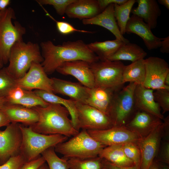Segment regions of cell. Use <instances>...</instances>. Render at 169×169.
<instances>
[{"mask_svg": "<svg viewBox=\"0 0 169 169\" xmlns=\"http://www.w3.org/2000/svg\"><path fill=\"white\" fill-rule=\"evenodd\" d=\"M40 46L44 59L41 64L47 75L53 73L66 62L81 60L91 64L99 60L81 40L65 42L57 45L48 40L42 42Z\"/></svg>", "mask_w": 169, "mask_h": 169, "instance_id": "6da1fadb", "label": "cell"}, {"mask_svg": "<svg viewBox=\"0 0 169 169\" xmlns=\"http://www.w3.org/2000/svg\"><path fill=\"white\" fill-rule=\"evenodd\" d=\"M32 108L38 115V122L29 126L34 131L45 135L60 134L67 137L73 136L79 132L74 127L69 117V112L64 106L49 103L46 107Z\"/></svg>", "mask_w": 169, "mask_h": 169, "instance_id": "7a4b0ae2", "label": "cell"}, {"mask_svg": "<svg viewBox=\"0 0 169 169\" xmlns=\"http://www.w3.org/2000/svg\"><path fill=\"white\" fill-rule=\"evenodd\" d=\"M106 146L93 138L86 130H82L69 140L56 145L54 149L67 159H87L98 156Z\"/></svg>", "mask_w": 169, "mask_h": 169, "instance_id": "3957f363", "label": "cell"}, {"mask_svg": "<svg viewBox=\"0 0 169 169\" xmlns=\"http://www.w3.org/2000/svg\"><path fill=\"white\" fill-rule=\"evenodd\" d=\"M44 59L37 44L23 41L16 42L10 50L6 67L8 72L17 79L23 77L33 62L41 63Z\"/></svg>", "mask_w": 169, "mask_h": 169, "instance_id": "277c9868", "label": "cell"}, {"mask_svg": "<svg viewBox=\"0 0 169 169\" xmlns=\"http://www.w3.org/2000/svg\"><path fill=\"white\" fill-rule=\"evenodd\" d=\"M22 141L20 153L28 161L39 157L46 149L67 140L60 134L45 135L34 131L31 127L20 124Z\"/></svg>", "mask_w": 169, "mask_h": 169, "instance_id": "5b68a950", "label": "cell"}, {"mask_svg": "<svg viewBox=\"0 0 169 169\" xmlns=\"http://www.w3.org/2000/svg\"><path fill=\"white\" fill-rule=\"evenodd\" d=\"M15 18L13 9L7 8L0 12V58L4 64L8 62L11 49L16 42L23 41L26 29L18 21L13 24Z\"/></svg>", "mask_w": 169, "mask_h": 169, "instance_id": "8992f818", "label": "cell"}, {"mask_svg": "<svg viewBox=\"0 0 169 169\" xmlns=\"http://www.w3.org/2000/svg\"><path fill=\"white\" fill-rule=\"evenodd\" d=\"M136 84L129 83L116 93L109 114L114 126H125L137 110L134 96Z\"/></svg>", "mask_w": 169, "mask_h": 169, "instance_id": "52a82bcc", "label": "cell"}, {"mask_svg": "<svg viewBox=\"0 0 169 169\" xmlns=\"http://www.w3.org/2000/svg\"><path fill=\"white\" fill-rule=\"evenodd\" d=\"M125 65L120 61L108 59L90 64L95 86L120 90L123 87V72Z\"/></svg>", "mask_w": 169, "mask_h": 169, "instance_id": "ba28073f", "label": "cell"}, {"mask_svg": "<svg viewBox=\"0 0 169 169\" xmlns=\"http://www.w3.org/2000/svg\"><path fill=\"white\" fill-rule=\"evenodd\" d=\"M77 130H99L114 126L109 116L86 104L76 102Z\"/></svg>", "mask_w": 169, "mask_h": 169, "instance_id": "9c48e42d", "label": "cell"}, {"mask_svg": "<svg viewBox=\"0 0 169 169\" xmlns=\"http://www.w3.org/2000/svg\"><path fill=\"white\" fill-rule=\"evenodd\" d=\"M144 64L145 77L143 85L153 90H169V87L166 86L164 83L165 78L169 73L167 62L163 59L151 56L144 59Z\"/></svg>", "mask_w": 169, "mask_h": 169, "instance_id": "30bf717a", "label": "cell"}, {"mask_svg": "<svg viewBox=\"0 0 169 169\" xmlns=\"http://www.w3.org/2000/svg\"><path fill=\"white\" fill-rule=\"evenodd\" d=\"M18 123H11L0 131V165L20 153L22 134Z\"/></svg>", "mask_w": 169, "mask_h": 169, "instance_id": "8fae6325", "label": "cell"}, {"mask_svg": "<svg viewBox=\"0 0 169 169\" xmlns=\"http://www.w3.org/2000/svg\"><path fill=\"white\" fill-rule=\"evenodd\" d=\"M165 132V124L162 122L147 136L138 141L141 153L140 169H148L155 159Z\"/></svg>", "mask_w": 169, "mask_h": 169, "instance_id": "7c38bea8", "label": "cell"}, {"mask_svg": "<svg viewBox=\"0 0 169 169\" xmlns=\"http://www.w3.org/2000/svg\"><path fill=\"white\" fill-rule=\"evenodd\" d=\"M16 84L24 90L35 89L54 94L51 79L48 77L41 63L33 62L25 75L16 79Z\"/></svg>", "mask_w": 169, "mask_h": 169, "instance_id": "4fadbf2b", "label": "cell"}, {"mask_svg": "<svg viewBox=\"0 0 169 169\" xmlns=\"http://www.w3.org/2000/svg\"><path fill=\"white\" fill-rule=\"evenodd\" d=\"M87 131L94 139L106 146L137 142L140 139L125 126H113L106 129Z\"/></svg>", "mask_w": 169, "mask_h": 169, "instance_id": "5bb4252c", "label": "cell"}, {"mask_svg": "<svg viewBox=\"0 0 169 169\" xmlns=\"http://www.w3.org/2000/svg\"><path fill=\"white\" fill-rule=\"evenodd\" d=\"M56 71L63 75L74 77L79 83L89 88L95 86V78L90 64L86 61L76 60L64 63Z\"/></svg>", "mask_w": 169, "mask_h": 169, "instance_id": "9a60e30c", "label": "cell"}, {"mask_svg": "<svg viewBox=\"0 0 169 169\" xmlns=\"http://www.w3.org/2000/svg\"><path fill=\"white\" fill-rule=\"evenodd\" d=\"M162 123L161 120L159 118L137 110L125 126L141 139L147 136Z\"/></svg>", "mask_w": 169, "mask_h": 169, "instance_id": "2e32d148", "label": "cell"}, {"mask_svg": "<svg viewBox=\"0 0 169 169\" xmlns=\"http://www.w3.org/2000/svg\"><path fill=\"white\" fill-rule=\"evenodd\" d=\"M125 33H134L140 37L149 50L161 47L162 38L155 36L149 26L142 19L135 15L130 17L126 26Z\"/></svg>", "mask_w": 169, "mask_h": 169, "instance_id": "e0dca14e", "label": "cell"}, {"mask_svg": "<svg viewBox=\"0 0 169 169\" xmlns=\"http://www.w3.org/2000/svg\"><path fill=\"white\" fill-rule=\"evenodd\" d=\"M51 79L54 94L66 95L76 102L86 103L89 96L90 88L79 83L74 82L54 77Z\"/></svg>", "mask_w": 169, "mask_h": 169, "instance_id": "ac0fdd59", "label": "cell"}, {"mask_svg": "<svg viewBox=\"0 0 169 169\" xmlns=\"http://www.w3.org/2000/svg\"><path fill=\"white\" fill-rule=\"evenodd\" d=\"M84 25H95L99 26L110 32L115 38L125 44L129 42L124 38L119 30L114 14V4L108 5L104 10L95 17L82 20Z\"/></svg>", "mask_w": 169, "mask_h": 169, "instance_id": "d6986e66", "label": "cell"}, {"mask_svg": "<svg viewBox=\"0 0 169 169\" xmlns=\"http://www.w3.org/2000/svg\"><path fill=\"white\" fill-rule=\"evenodd\" d=\"M121 89L95 86L90 89L89 96L85 104L97 109L109 116L115 95Z\"/></svg>", "mask_w": 169, "mask_h": 169, "instance_id": "ffe728a7", "label": "cell"}, {"mask_svg": "<svg viewBox=\"0 0 169 169\" xmlns=\"http://www.w3.org/2000/svg\"><path fill=\"white\" fill-rule=\"evenodd\" d=\"M153 90L137 84L134 91V100L137 110L145 111L161 120L164 119L160 107L154 99Z\"/></svg>", "mask_w": 169, "mask_h": 169, "instance_id": "44dd1931", "label": "cell"}, {"mask_svg": "<svg viewBox=\"0 0 169 169\" xmlns=\"http://www.w3.org/2000/svg\"><path fill=\"white\" fill-rule=\"evenodd\" d=\"M11 123L21 122L26 126H30L38 122V115L33 108L21 105L7 104L1 109Z\"/></svg>", "mask_w": 169, "mask_h": 169, "instance_id": "7402d4cb", "label": "cell"}, {"mask_svg": "<svg viewBox=\"0 0 169 169\" xmlns=\"http://www.w3.org/2000/svg\"><path fill=\"white\" fill-rule=\"evenodd\" d=\"M101 12L98 0H76L68 6L65 14L69 18L83 20L92 18Z\"/></svg>", "mask_w": 169, "mask_h": 169, "instance_id": "603a6c76", "label": "cell"}, {"mask_svg": "<svg viewBox=\"0 0 169 169\" xmlns=\"http://www.w3.org/2000/svg\"><path fill=\"white\" fill-rule=\"evenodd\" d=\"M138 6L132 9L133 15L142 19L151 29L155 28L157 19L161 14V10L156 0H137Z\"/></svg>", "mask_w": 169, "mask_h": 169, "instance_id": "cb8c5ba5", "label": "cell"}, {"mask_svg": "<svg viewBox=\"0 0 169 169\" xmlns=\"http://www.w3.org/2000/svg\"><path fill=\"white\" fill-rule=\"evenodd\" d=\"M33 91L38 96L49 103L59 104L64 107L69 112L74 127L78 130L76 101L70 99L68 100L63 98L54 94L45 91L35 90Z\"/></svg>", "mask_w": 169, "mask_h": 169, "instance_id": "d4e9b609", "label": "cell"}, {"mask_svg": "<svg viewBox=\"0 0 169 169\" xmlns=\"http://www.w3.org/2000/svg\"><path fill=\"white\" fill-rule=\"evenodd\" d=\"M147 53L138 45L129 42L122 45L107 59L111 61L129 60L132 62L144 59Z\"/></svg>", "mask_w": 169, "mask_h": 169, "instance_id": "484cf974", "label": "cell"}, {"mask_svg": "<svg viewBox=\"0 0 169 169\" xmlns=\"http://www.w3.org/2000/svg\"><path fill=\"white\" fill-rule=\"evenodd\" d=\"M98 156L117 166L128 167L135 166L126 156L121 145L106 146L102 149Z\"/></svg>", "mask_w": 169, "mask_h": 169, "instance_id": "4316f807", "label": "cell"}, {"mask_svg": "<svg viewBox=\"0 0 169 169\" xmlns=\"http://www.w3.org/2000/svg\"><path fill=\"white\" fill-rule=\"evenodd\" d=\"M124 43L115 39L102 42L96 41L87 44L89 48L100 60L107 59L115 53Z\"/></svg>", "mask_w": 169, "mask_h": 169, "instance_id": "83f0119b", "label": "cell"}, {"mask_svg": "<svg viewBox=\"0 0 169 169\" xmlns=\"http://www.w3.org/2000/svg\"><path fill=\"white\" fill-rule=\"evenodd\" d=\"M123 82L134 83L143 85L145 79L144 59H142L125 65L123 72Z\"/></svg>", "mask_w": 169, "mask_h": 169, "instance_id": "f1b7e54d", "label": "cell"}, {"mask_svg": "<svg viewBox=\"0 0 169 169\" xmlns=\"http://www.w3.org/2000/svg\"><path fill=\"white\" fill-rule=\"evenodd\" d=\"M136 2V0H127L126 2L120 5L114 4V16L120 31L122 35L125 33V28L130 18V13L133 5Z\"/></svg>", "mask_w": 169, "mask_h": 169, "instance_id": "f546056e", "label": "cell"}, {"mask_svg": "<svg viewBox=\"0 0 169 169\" xmlns=\"http://www.w3.org/2000/svg\"><path fill=\"white\" fill-rule=\"evenodd\" d=\"M69 169H103V159L97 156L87 159L67 160Z\"/></svg>", "mask_w": 169, "mask_h": 169, "instance_id": "4dcf8cb0", "label": "cell"}, {"mask_svg": "<svg viewBox=\"0 0 169 169\" xmlns=\"http://www.w3.org/2000/svg\"><path fill=\"white\" fill-rule=\"evenodd\" d=\"M49 104L38 96L33 91L26 90H24V94L21 99L17 100H8L7 103L9 104L19 105L29 108L36 106L44 107Z\"/></svg>", "mask_w": 169, "mask_h": 169, "instance_id": "1f68e13d", "label": "cell"}, {"mask_svg": "<svg viewBox=\"0 0 169 169\" xmlns=\"http://www.w3.org/2000/svg\"><path fill=\"white\" fill-rule=\"evenodd\" d=\"M54 147H50L41 154L48 164L49 169H69L67 159L59 157Z\"/></svg>", "mask_w": 169, "mask_h": 169, "instance_id": "d6a6232c", "label": "cell"}, {"mask_svg": "<svg viewBox=\"0 0 169 169\" xmlns=\"http://www.w3.org/2000/svg\"><path fill=\"white\" fill-rule=\"evenodd\" d=\"M17 86L16 79L9 73L6 67H3L0 70V97L7 96Z\"/></svg>", "mask_w": 169, "mask_h": 169, "instance_id": "836d02e7", "label": "cell"}, {"mask_svg": "<svg viewBox=\"0 0 169 169\" xmlns=\"http://www.w3.org/2000/svg\"><path fill=\"white\" fill-rule=\"evenodd\" d=\"M138 142H130L121 145L126 156L140 169L141 153Z\"/></svg>", "mask_w": 169, "mask_h": 169, "instance_id": "e575fe53", "label": "cell"}, {"mask_svg": "<svg viewBox=\"0 0 169 169\" xmlns=\"http://www.w3.org/2000/svg\"><path fill=\"white\" fill-rule=\"evenodd\" d=\"M76 0H39L37 2L40 5H49L53 6L57 13L62 16L65 13L68 6Z\"/></svg>", "mask_w": 169, "mask_h": 169, "instance_id": "d590c367", "label": "cell"}, {"mask_svg": "<svg viewBox=\"0 0 169 169\" xmlns=\"http://www.w3.org/2000/svg\"><path fill=\"white\" fill-rule=\"evenodd\" d=\"M154 99L162 110V114L169 111V90L160 89L153 92Z\"/></svg>", "mask_w": 169, "mask_h": 169, "instance_id": "8d00e7d4", "label": "cell"}, {"mask_svg": "<svg viewBox=\"0 0 169 169\" xmlns=\"http://www.w3.org/2000/svg\"><path fill=\"white\" fill-rule=\"evenodd\" d=\"M45 11L46 15L53 19L56 23L57 28L59 32L61 34L65 35L76 32L83 33H92L93 32L83 30H79L75 28L69 23L62 21H58L55 19L43 8Z\"/></svg>", "mask_w": 169, "mask_h": 169, "instance_id": "74e56055", "label": "cell"}, {"mask_svg": "<svg viewBox=\"0 0 169 169\" xmlns=\"http://www.w3.org/2000/svg\"><path fill=\"white\" fill-rule=\"evenodd\" d=\"M27 161L20 153L11 157L6 162L0 165V169H20Z\"/></svg>", "mask_w": 169, "mask_h": 169, "instance_id": "f35d334b", "label": "cell"}, {"mask_svg": "<svg viewBox=\"0 0 169 169\" xmlns=\"http://www.w3.org/2000/svg\"><path fill=\"white\" fill-rule=\"evenodd\" d=\"M169 135L164 136L163 141L162 142L161 149L158 153L159 155L157 159L159 162L169 165Z\"/></svg>", "mask_w": 169, "mask_h": 169, "instance_id": "ab89813d", "label": "cell"}, {"mask_svg": "<svg viewBox=\"0 0 169 169\" xmlns=\"http://www.w3.org/2000/svg\"><path fill=\"white\" fill-rule=\"evenodd\" d=\"M46 161L44 157L40 156L37 158L25 162L20 169H38Z\"/></svg>", "mask_w": 169, "mask_h": 169, "instance_id": "60d3db41", "label": "cell"}, {"mask_svg": "<svg viewBox=\"0 0 169 169\" xmlns=\"http://www.w3.org/2000/svg\"><path fill=\"white\" fill-rule=\"evenodd\" d=\"M24 94V90L18 86L13 89L6 97L8 100H17L21 99Z\"/></svg>", "mask_w": 169, "mask_h": 169, "instance_id": "b9f144b4", "label": "cell"}, {"mask_svg": "<svg viewBox=\"0 0 169 169\" xmlns=\"http://www.w3.org/2000/svg\"><path fill=\"white\" fill-rule=\"evenodd\" d=\"M100 8L102 11L108 5L111 4H116L119 5L126 2L127 0H97Z\"/></svg>", "mask_w": 169, "mask_h": 169, "instance_id": "7bdbcfd3", "label": "cell"}, {"mask_svg": "<svg viewBox=\"0 0 169 169\" xmlns=\"http://www.w3.org/2000/svg\"><path fill=\"white\" fill-rule=\"evenodd\" d=\"M103 169H140L136 166L131 167H125L116 166L103 159Z\"/></svg>", "mask_w": 169, "mask_h": 169, "instance_id": "ee69618b", "label": "cell"}, {"mask_svg": "<svg viewBox=\"0 0 169 169\" xmlns=\"http://www.w3.org/2000/svg\"><path fill=\"white\" fill-rule=\"evenodd\" d=\"M160 52L163 53H169V36L162 38L160 49Z\"/></svg>", "mask_w": 169, "mask_h": 169, "instance_id": "f6af8a7d", "label": "cell"}, {"mask_svg": "<svg viewBox=\"0 0 169 169\" xmlns=\"http://www.w3.org/2000/svg\"><path fill=\"white\" fill-rule=\"evenodd\" d=\"M11 122L6 114L1 109H0V127L7 126Z\"/></svg>", "mask_w": 169, "mask_h": 169, "instance_id": "bcb514c9", "label": "cell"}, {"mask_svg": "<svg viewBox=\"0 0 169 169\" xmlns=\"http://www.w3.org/2000/svg\"><path fill=\"white\" fill-rule=\"evenodd\" d=\"M10 0H0V11H2L7 8L10 3Z\"/></svg>", "mask_w": 169, "mask_h": 169, "instance_id": "7dc6e473", "label": "cell"}, {"mask_svg": "<svg viewBox=\"0 0 169 169\" xmlns=\"http://www.w3.org/2000/svg\"><path fill=\"white\" fill-rule=\"evenodd\" d=\"M148 169H159L158 162L155 159L154 160Z\"/></svg>", "mask_w": 169, "mask_h": 169, "instance_id": "c3c4849f", "label": "cell"}, {"mask_svg": "<svg viewBox=\"0 0 169 169\" xmlns=\"http://www.w3.org/2000/svg\"><path fill=\"white\" fill-rule=\"evenodd\" d=\"M7 99L6 97H0V109L2 108L7 103Z\"/></svg>", "mask_w": 169, "mask_h": 169, "instance_id": "681fc988", "label": "cell"}, {"mask_svg": "<svg viewBox=\"0 0 169 169\" xmlns=\"http://www.w3.org/2000/svg\"><path fill=\"white\" fill-rule=\"evenodd\" d=\"M157 2L161 4L164 6L167 9H169V0H158Z\"/></svg>", "mask_w": 169, "mask_h": 169, "instance_id": "f907efd6", "label": "cell"}, {"mask_svg": "<svg viewBox=\"0 0 169 169\" xmlns=\"http://www.w3.org/2000/svg\"><path fill=\"white\" fill-rule=\"evenodd\" d=\"M158 163L159 169H169L168 165L159 162Z\"/></svg>", "mask_w": 169, "mask_h": 169, "instance_id": "816d5d0a", "label": "cell"}, {"mask_svg": "<svg viewBox=\"0 0 169 169\" xmlns=\"http://www.w3.org/2000/svg\"><path fill=\"white\" fill-rule=\"evenodd\" d=\"M165 85L168 87H169V73L166 75L164 81Z\"/></svg>", "mask_w": 169, "mask_h": 169, "instance_id": "f5cc1de1", "label": "cell"}, {"mask_svg": "<svg viewBox=\"0 0 169 169\" xmlns=\"http://www.w3.org/2000/svg\"><path fill=\"white\" fill-rule=\"evenodd\" d=\"M38 169H49L48 164L45 163L43 164Z\"/></svg>", "mask_w": 169, "mask_h": 169, "instance_id": "db71d44e", "label": "cell"}, {"mask_svg": "<svg viewBox=\"0 0 169 169\" xmlns=\"http://www.w3.org/2000/svg\"><path fill=\"white\" fill-rule=\"evenodd\" d=\"M4 64L3 62L0 58V70L3 67Z\"/></svg>", "mask_w": 169, "mask_h": 169, "instance_id": "11a10c76", "label": "cell"}, {"mask_svg": "<svg viewBox=\"0 0 169 169\" xmlns=\"http://www.w3.org/2000/svg\"></svg>", "mask_w": 169, "mask_h": 169, "instance_id": "9f6ffc18", "label": "cell"}]
</instances>
